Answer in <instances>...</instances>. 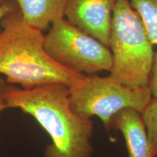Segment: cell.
I'll return each instance as SVG.
<instances>
[{
  "label": "cell",
  "instance_id": "obj_1",
  "mask_svg": "<svg viewBox=\"0 0 157 157\" xmlns=\"http://www.w3.org/2000/svg\"><path fill=\"white\" fill-rule=\"evenodd\" d=\"M5 100L9 108L18 109L35 119L51 138L44 157H93L92 118L73 111L69 88L48 84L32 89L7 86Z\"/></svg>",
  "mask_w": 157,
  "mask_h": 157
},
{
  "label": "cell",
  "instance_id": "obj_2",
  "mask_svg": "<svg viewBox=\"0 0 157 157\" xmlns=\"http://www.w3.org/2000/svg\"><path fill=\"white\" fill-rule=\"evenodd\" d=\"M0 32V74L7 82L32 89L48 84L68 88L84 75L58 63L44 48V35L23 20L20 12H11L2 21Z\"/></svg>",
  "mask_w": 157,
  "mask_h": 157
},
{
  "label": "cell",
  "instance_id": "obj_3",
  "mask_svg": "<svg viewBox=\"0 0 157 157\" xmlns=\"http://www.w3.org/2000/svg\"><path fill=\"white\" fill-rule=\"evenodd\" d=\"M154 46L129 0H118L109 39L113 57L110 76L130 87H148Z\"/></svg>",
  "mask_w": 157,
  "mask_h": 157
},
{
  "label": "cell",
  "instance_id": "obj_4",
  "mask_svg": "<svg viewBox=\"0 0 157 157\" xmlns=\"http://www.w3.org/2000/svg\"><path fill=\"white\" fill-rule=\"evenodd\" d=\"M151 98L148 87H130L110 75H84L69 87L73 111L90 118L98 117L107 131L113 116L127 109L141 113Z\"/></svg>",
  "mask_w": 157,
  "mask_h": 157
},
{
  "label": "cell",
  "instance_id": "obj_5",
  "mask_svg": "<svg viewBox=\"0 0 157 157\" xmlns=\"http://www.w3.org/2000/svg\"><path fill=\"white\" fill-rule=\"evenodd\" d=\"M44 48L55 61L82 75L111 72L113 57L109 47L71 24L65 17L51 25Z\"/></svg>",
  "mask_w": 157,
  "mask_h": 157
},
{
  "label": "cell",
  "instance_id": "obj_6",
  "mask_svg": "<svg viewBox=\"0 0 157 157\" xmlns=\"http://www.w3.org/2000/svg\"><path fill=\"white\" fill-rule=\"evenodd\" d=\"M118 0H68V22L109 47L113 10Z\"/></svg>",
  "mask_w": 157,
  "mask_h": 157
},
{
  "label": "cell",
  "instance_id": "obj_7",
  "mask_svg": "<svg viewBox=\"0 0 157 157\" xmlns=\"http://www.w3.org/2000/svg\"><path fill=\"white\" fill-rule=\"evenodd\" d=\"M119 131L124 139L129 157H151L148 137L140 112L124 109L113 116L109 131Z\"/></svg>",
  "mask_w": 157,
  "mask_h": 157
},
{
  "label": "cell",
  "instance_id": "obj_8",
  "mask_svg": "<svg viewBox=\"0 0 157 157\" xmlns=\"http://www.w3.org/2000/svg\"><path fill=\"white\" fill-rule=\"evenodd\" d=\"M20 13L29 25L40 31L48 29L65 17L68 0H15Z\"/></svg>",
  "mask_w": 157,
  "mask_h": 157
},
{
  "label": "cell",
  "instance_id": "obj_9",
  "mask_svg": "<svg viewBox=\"0 0 157 157\" xmlns=\"http://www.w3.org/2000/svg\"><path fill=\"white\" fill-rule=\"evenodd\" d=\"M144 25L149 38L157 47V0H129Z\"/></svg>",
  "mask_w": 157,
  "mask_h": 157
},
{
  "label": "cell",
  "instance_id": "obj_10",
  "mask_svg": "<svg viewBox=\"0 0 157 157\" xmlns=\"http://www.w3.org/2000/svg\"><path fill=\"white\" fill-rule=\"evenodd\" d=\"M140 114L148 137L151 157H157V98H152Z\"/></svg>",
  "mask_w": 157,
  "mask_h": 157
},
{
  "label": "cell",
  "instance_id": "obj_11",
  "mask_svg": "<svg viewBox=\"0 0 157 157\" xmlns=\"http://www.w3.org/2000/svg\"><path fill=\"white\" fill-rule=\"evenodd\" d=\"M148 87L150 90L152 98H157V49L156 51H154L150 75H149Z\"/></svg>",
  "mask_w": 157,
  "mask_h": 157
},
{
  "label": "cell",
  "instance_id": "obj_12",
  "mask_svg": "<svg viewBox=\"0 0 157 157\" xmlns=\"http://www.w3.org/2000/svg\"><path fill=\"white\" fill-rule=\"evenodd\" d=\"M5 82L2 78H0V113L3 111L4 110L8 109L7 103L5 100V91L6 89Z\"/></svg>",
  "mask_w": 157,
  "mask_h": 157
},
{
  "label": "cell",
  "instance_id": "obj_13",
  "mask_svg": "<svg viewBox=\"0 0 157 157\" xmlns=\"http://www.w3.org/2000/svg\"><path fill=\"white\" fill-rule=\"evenodd\" d=\"M12 12V7L9 4L4 2L0 5V23L2 21V20Z\"/></svg>",
  "mask_w": 157,
  "mask_h": 157
},
{
  "label": "cell",
  "instance_id": "obj_14",
  "mask_svg": "<svg viewBox=\"0 0 157 157\" xmlns=\"http://www.w3.org/2000/svg\"><path fill=\"white\" fill-rule=\"evenodd\" d=\"M4 2H5V0H0V5H2V4H3Z\"/></svg>",
  "mask_w": 157,
  "mask_h": 157
}]
</instances>
